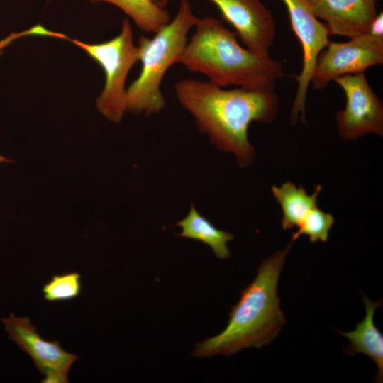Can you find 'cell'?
<instances>
[{"instance_id": "obj_1", "label": "cell", "mask_w": 383, "mask_h": 383, "mask_svg": "<svg viewBox=\"0 0 383 383\" xmlns=\"http://www.w3.org/2000/svg\"><path fill=\"white\" fill-rule=\"evenodd\" d=\"M179 104L194 118L198 131L220 151L233 154L241 167L255 160L248 131L253 121L270 123L276 118L274 89H226L209 81L184 79L174 85Z\"/></svg>"}, {"instance_id": "obj_2", "label": "cell", "mask_w": 383, "mask_h": 383, "mask_svg": "<svg viewBox=\"0 0 383 383\" xmlns=\"http://www.w3.org/2000/svg\"><path fill=\"white\" fill-rule=\"evenodd\" d=\"M194 32L178 63L201 73L219 87L274 89L284 76L282 64L270 56L257 55L243 47L237 34L213 16L197 18Z\"/></svg>"}, {"instance_id": "obj_3", "label": "cell", "mask_w": 383, "mask_h": 383, "mask_svg": "<svg viewBox=\"0 0 383 383\" xmlns=\"http://www.w3.org/2000/svg\"><path fill=\"white\" fill-rule=\"evenodd\" d=\"M292 242L262 261L254 281L240 294L224 330L198 343L192 356L231 355L247 348H261L279 334L286 320L277 296V284Z\"/></svg>"}, {"instance_id": "obj_4", "label": "cell", "mask_w": 383, "mask_h": 383, "mask_svg": "<svg viewBox=\"0 0 383 383\" xmlns=\"http://www.w3.org/2000/svg\"><path fill=\"white\" fill-rule=\"evenodd\" d=\"M196 19L189 1L179 0L178 11L172 21L152 38L140 37L138 45L142 67L138 77L126 89V112L151 116L164 109L166 101L161 84L168 69L178 63Z\"/></svg>"}, {"instance_id": "obj_5", "label": "cell", "mask_w": 383, "mask_h": 383, "mask_svg": "<svg viewBox=\"0 0 383 383\" xmlns=\"http://www.w3.org/2000/svg\"><path fill=\"white\" fill-rule=\"evenodd\" d=\"M70 40L91 57L104 70L105 83L96 101L97 110L109 121L121 122L126 112V80L131 68L140 59V48L133 43L129 21L123 19L120 33L108 41L88 44L77 39Z\"/></svg>"}, {"instance_id": "obj_6", "label": "cell", "mask_w": 383, "mask_h": 383, "mask_svg": "<svg viewBox=\"0 0 383 383\" xmlns=\"http://www.w3.org/2000/svg\"><path fill=\"white\" fill-rule=\"evenodd\" d=\"M318 55L311 82L315 89L348 74L365 73L383 63V38L365 33L344 43L329 42Z\"/></svg>"}, {"instance_id": "obj_7", "label": "cell", "mask_w": 383, "mask_h": 383, "mask_svg": "<svg viewBox=\"0 0 383 383\" xmlns=\"http://www.w3.org/2000/svg\"><path fill=\"white\" fill-rule=\"evenodd\" d=\"M344 91L345 109L336 114L338 131L344 140L365 134L383 135V104L369 84L365 73L338 77L334 80Z\"/></svg>"}, {"instance_id": "obj_8", "label": "cell", "mask_w": 383, "mask_h": 383, "mask_svg": "<svg viewBox=\"0 0 383 383\" xmlns=\"http://www.w3.org/2000/svg\"><path fill=\"white\" fill-rule=\"evenodd\" d=\"M1 321L9 338L31 357L44 376L42 383L69 382V371L79 359L77 355L65 350L57 340L43 338L28 317H18L10 313Z\"/></svg>"}, {"instance_id": "obj_9", "label": "cell", "mask_w": 383, "mask_h": 383, "mask_svg": "<svg viewBox=\"0 0 383 383\" xmlns=\"http://www.w3.org/2000/svg\"><path fill=\"white\" fill-rule=\"evenodd\" d=\"M289 13L292 29L303 48V66L296 77L298 89L291 113V123L299 118L305 122V106L309 85L319 53L329 43L328 31L318 20L311 7L303 0H282Z\"/></svg>"}, {"instance_id": "obj_10", "label": "cell", "mask_w": 383, "mask_h": 383, "mask_svg": "<svg viewBox=\"0 0 383 383\" xmlns=\"http://www.w3.org/2000/svg\"><path fill=\"white\" fill-rule=\"evenodd\" d=\"M207 1L216 5L223 17L233 26L248 50L259 56H270L276 23L271 11L260 0Z\"/></svg>"}, {"instance_id": "obj_11", "label": "cell", "mask_w": 383, "mask_h": 383, "mask_svg": "<svg viewBox=\"0 0 383 383\" xmlns=\"http://www.w3.org/2000/svg\"><path fill=\"white\" fill-rule=\"evenodd\" d=\"M377 1L318 0L311 9L317 18L326 21L329 35L352 38L369 32Z\"/></svg>"}, {"instance_id": "obj_12", "label": "cell", "mask_w": 383, "mask_h": 383, "mask_svg": "<svg viewBox=\"0 0 383 383\" xmlns=\"http://www.w3.org/2000/svg\"><path fill=\"white\" fill-rule=\"evenodd\" d=\"M365 306L364 319L356 325L354 331L340 332L350 343L345 353L355 355L360 353L367 355L376 364L377 374L375 380L382 382L383 377V335L376 326L374 316L376 309L382 305V301H373L366 296L363 297Z\"/></svg>"}, {"instance_id": "obj_13", "label": "cell", "mask_w": 383, "mask_h": 383, "mask_svg": "<svg viewBox=\"0 0 383 383\" xmlns=\"http://www.w3.org/2000/svg\"><path fill=\"white\" fill-rule=\"evenodd\" d=\"M176 226L182 228L177 236L202 242L211 248L218 259L226 260L230 257L228 242L233 240L235 236L217 228L196 209L192 203L187 216L179 221Z\"/></svg>"}, {"instance_id": "obj_14", "label": "cell", "mask_w": 383, "mask_h": 383, "mask_svg": "<svg viewBox=\"0 0 383 383\" xmlns=\"http://www.w3.org/2000/svg\"><path fill=\"white\" fill-rule=\"evenodd\" d=\"M321 191V185H316L313 194L309 195L303 187H296L290 181L280 187L272 186V194L282 208V227L284 230L299 226L308 212L317 206Z\"/></svg>"}, {"instance_id": "obj_15", "label": "cell", "mask_w": 383, "mask_h": 383, "mask_svg": "<svg viewBox=\"0 0 383 383\" xmlns=\"http://www.w3.org/2000/svg\"><path fill=\"white\" fill-rule=\"evenodd\" d=\"M106 2L121 9L139 29L155 33L170 21V13L152 0H89Z\"/></svg>"}, {"instance_id": "obj_16", "label": "cell", "mask_w": 383, "mask_h": 383, "mask_svg": "<svg viewBox=\"0 0 383 383\" xmlns=\"http://www.w3.org/2000/svg\"><path fill=\"white\" fill-rule=\"evenodd\" d=\"M81 274L68 272L53 275L42 288L43 298L49 303L69 301L82 292Z\"/></svg>"}, {"instance_id": "obj_17", "label": "cell", "mask_w": 383, "mask_h": 383, "mask_svg": "<svg viewBox=\"0 0 383 383\" xmlns=\"http://www.w3.org/2000/svg\"><path fill=\"white\" fill-rule=\"evenodd\" d=\"M335 223L334 217L326 213L316 206L311 209L292 233L291 242L297 240L301 235H306L311 243L318 240L327 242L329 232Z\"/></svg>"}, {"instance_id": "obj_18", "label": "cell", "mask_w": 383, "mask_h": 383, "mask_svg": "<svg viewBox=\"0 0 383 383\" xmlns=\"http://www.w3.org/2000/svg\"><path fill=\"white\" fill-rule=\"evenodd\" d=\"M368 33L383 38V13L377 14L371 23Z\"/></svg>"}, {"instance_id": "obj_19", "label": "cell", "mask_w": 383, "mask_h": 383, "mask_svg": "<svg viewBox=\"0 0 383 383\" xmlns=\"http://www.w3.org/2000/svg\"><path fill=\"white\" fill-rule=\"evenodd\" d=\"M157 5H158L160 7L165 9L168 3L170 2V0H152Z\"/></svg>"}, {"instance_id": "obj_20", "label": "cell", "mask_w": 383, "mask_h": 383, "mask_svg": "<svg viewBox=\"0 0 383 383\" xmlns=\"http://www.w3.org/2000/svg\"><path fill=\"white\" fill-rule=\"evenodd\" d=\"M12 160L7 159L6 157L2 156L0 155V164L1 163H7V162H11Z\"/></svg>"}, {"instance_id": "obj_21", "label": "cell", "mask_w": 383, "mask_h": 383, "mask_svg": "<svg viewBox=\"0 0 383 383\" xmlns=\"http://www.w3.org/2000/svg\"><path fill=\"white\" fill-rule=\"evenodd\" d=\"M303 1L311 7L318 0H303Z\"/></svg>"}]
</instances>
